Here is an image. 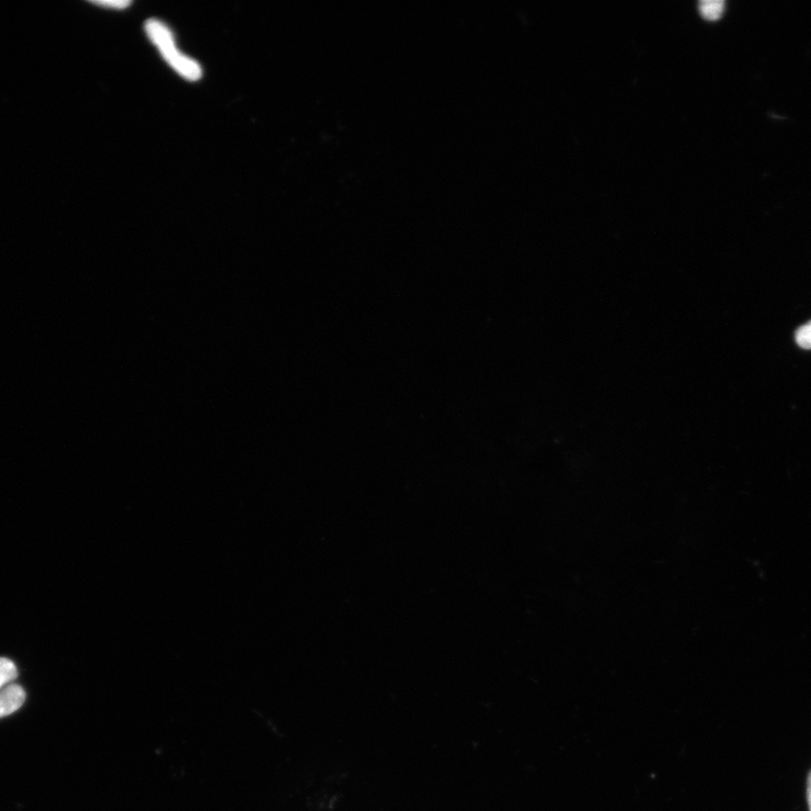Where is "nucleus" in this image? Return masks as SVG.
<instances>
[{
    "label": "nucleus",
    "mask_w": 811,
    "mask_h": 811,
    "mask_svg": "<svg viewBox=\"0 0 811 811\" xmlns=\"http://www.w3.org/2000/svg\"><path fill=\"white\" fill-rule=\"evenodd\" d=\"M796 341L802 349L811 350V322L802 325L796 333Z\"/></svg>",
    "instance_id": "39448f33"
},
{
    "label": "nucleus",
    "mask_w": 811,
    "mask_h": 811,
    "mask_svg": "<svg viewBox=\"0 0 811 811\" xmlns=\"http://www.w3.org/2000/svg\"><path fill=\"white\" fill-rule=\"evenodd\" d=\"M26 695L22 686L17 684L7 685L0 691V718L10 716L19 710L25 701Z\"/></svg>",
    "instance_id": "f03ea898"
},
{
    "label": "nucleus",
    "mask_w": 811,
    "mask_h": 811,
    "mask_svg": "<svg viewBox=\"0 0 811 811\" xmlns=\"http://www.w3.org/2000/svg\"><path fill=\"white\" fill-rule=\"evenodd\" d=\"M145 29L149 40L155 44L167 64L177 74H180L186 80H190V82L201 79L203 70L199 62L178 51L174 35L165 23L155 19L149 20Z\"/></svg>",
    "instance_id": "f257e3e1"
},
{
    "label": "nucleus",
    "mask_w": 811,
    "mask_h": 811,
    "mask_svg": "<svg viewBox=\"0 0 811 811\" xmlns=\"http://www.w3.org/2000/svg\"><path fill=\"white\" fill-rule=\"evenodd\" d=\"M93 4L105 8H114V10H124V8L129 7L132 3L129 2V0H127V2L126 0H118V2H115V0H110V2H95Z\"/></svg>",
    "instance_id": "423d86ee"
},
{
    "label": "nucleus",
    "mask_w": 811,
    "mask_h": 811,
    "mask_svg": "<svg viewBox=\"0 0 811 811\" xmlns=\"http://www.w3.org/2000/svg\"><path fill=\"white\" fill-rule=\"evenodd\" d=\"M725 8L724 0H701L700 12L709 20H717L723 14Z\"/></svg>",
    "instance_id": "7ed1b4c3"
},
{
    "label": "nucleus",
    "mask_w": 811,
    "mask_h": 811,
    "mask_svg": "<svg viewBox=\"0 0 811 811\" xmlns=\"http://www.w3.org/2000/svg\"><path fill=\"white\" fill-rule=\"evenodd\" d=\"M17 671L13 662L0 658V689L16 679Z\"/></svg>",
    "instance_id": "20e7f679"
},
{
    "label": "nucleus",
    "mask_w": 811,
    "mask_h": 811,
    "mask_svg": "<svg viewBox=\"0 0 811 811\" xmlns=\"http://www.w3.org/2000/svg\"><path fill=\"white\" fill-rule=\"evenodd\" d=\"M807 797H808L809 810L811 811V773H810L809 778H808Z\"/></svg>",
    "instance_id": "0eeeda50"
}]
</instances>
